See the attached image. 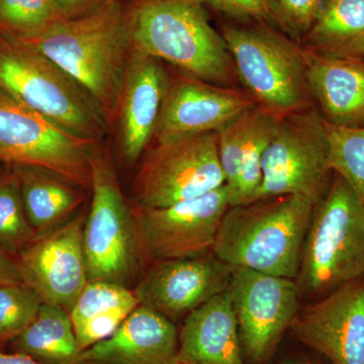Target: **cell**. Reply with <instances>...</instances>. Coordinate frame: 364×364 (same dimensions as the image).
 I'll list each match as a JSON object with an SVG mask.
<instances>
[{
	"mask_svg": "<svg viewBox=\"0 0 364 364\" xmlns=\"http://www.w3.org/2000/svg\"><path fill=\"white\" fill-rule=\"evenodd\" d=\"M20 40L73 78L92 98L107 124L114 122L132 53L126 7L119 0H107L85 16L63 18L39 35Z\"/></svg>",
	"mask_w": 364,
	"mask_h": 364,
	"instance_id": "6da1fadb",
	"label": "cell"
},
{
	"mask_svg": "<svg viewBox=\"0 0 364 364\" xmlns=\"http://www.w3.org/2000/svg\"><path fill=\"white\" fill-rule=\"evenodd\" d=\"M203 6L200 0H135L126 9L131 51L205 82L235 88L239 80L233 60Z\"/></svg>",
	"mask_w": 364,
	"mask_h": 364,
	"instance_id": "7a4b0ae2",
	"label": "cell"
},
{
	"mask_svg": "<svg viewBox=\"0 0 364 364\" xmlns=\"http://www.w3.org/2000/svg\"><path fill=\"white\" fill-rule=\"evenodd\" d=\"M316 205L289 195L229 208L213 252L231 267L296 279Z\"/></svg>",
	"mask_w": 364,
	"mask_h": 364,
	"instance_id": "3957f363",
	"label": "cell"
},
{
	"mask_svg": "<svg viewBox=\"0 0 364 364\" xmlns=\"http://www.w3.org/2000/svg\"><path fill=\"white\" fill-rule=\"evenodd\" d=\"M364 277V205L333 174L309 225L296 284L299 296L316 301Z\"/></svg>",
	"mask_w": 364,
	"mask_h": 364,
	"instance_id": "277c9868",
	"label": "cell"
},
{
	"mask_svg": "<svg viewBox=\"0 0 364 364\" xmlns=\"http://www.w3.org/2000/svg\"><path fill=\"white\" fill-rule=\"evenodd\" d=\"M221 35L238 80L258 107L279 119L315 107L299 42L260 23L224 25Z\"/></svg>",
	"mask_w": 364,
	"mask_h": 364,
	"instance_id": "5b68a950",
	"label": "cell"
},
{
	"mask_svg": "<svg viewBox=\"0 0 364 364\" xmlns=\"http://www.w3.org/2000/svg\"><path fill=\"white\" fill-rule=\"evenodd\" d=\"M0 90L66 130L100 142L104 114L80 85L37 49L0 31Z\"/></svg>",
	"mask_w": 364,
	"mask_h": 364,
	"instance_id": "8992f818",
	"label": "cell"
},
{
	"mask_svg": "<svg viewBox=\"0 0 364 364\" xmlns=\"http://www.w3.org/2000/svg\"><path fill=\"white\" fill-rule=\"evenodd\" d=\"M90 165L91 203L82 235L88 282L128 287L144 260L134 210L122 191L111 155L97 146Z\"/></svg>",
	"mask_w": 364,
	"mask_h": 364,
	"instance_id": "52a82bcc",
	"label": "cell"
},
{
	"mask_svg": "<svg viewBox=\"0 0 364 364\" xmlns=\"http://www.w3.org/2000/svg\"><path fill=\"white\" fill-rule=\"evenodd\" d=\"M261 170L262 179L254 202L296 195L317 203L324 196L334 172L329 124L316 105L279 119L263 153Z\"/></svg>",
	"mask_w": 364,
	"mask_h": 364,
	"instance_id": "ba28073f",
	"label": "cell"
},
{
	"mask_svg": "<svg viewBox=\"0 0 364 364\" xmlns=\"http://www.w3.org/2000/svg\"><path fill=\"white\" fill-rule=\"evenodd\" d=\"M97 141L82 138L0 90V161L53 172L90 189Z\"/></svg>",
	"mask_w": 364,
	"mask_h": 364,
	"instance_id": "9c48e42d",
	"label": "cell"
},
{
	"mask_svg": "<svg viewBox=\"0 0 364 364\" xmlns=\"http://www.w3.org/2000/svg\"><path fill=\"white\" fill-rule=\"evenodd\" d=\"M225 184L217 134L155 144L141 165L133 191L139 208L168 207Z\"/></svg>",
	"mask_w": 364,
	"mask_h": 364,
	"instance_id": "30bf717a",
	"label": "cell"
},
{
	"mask_svg": "<svg viewBox=\"0 0 364 364\" xmlns=\"http://www.w3.org/2000/svg\"><path fill=\"white\" fill-rule=\"evenodd\" d=\"M232 267L229 291L244 358L253 364L265 363L301 309L298 286L287 277Z\"/></svg>",
	"mask_w": 364,
	"mask_h": 364,
	"instance_id": "8fae6325",
	"label": "cell"
},
{
	"mask_svg": "<svg viewBox=\"0 0 364 364\" xmlns=\"http://www.w3.org/2000/svg\"><path fill=\"white\" fill-rule=\"evenodd\" d=\"M230 208L226 186L168 207L134 210L144 259L198 257L212 252L223 217Z\"/></svg>",
	"mask_w": 364,
	"mask_h": 364,
	"instance_id": "7c38bea8",
	"label": "cell"
},
{
	"mask_svg": "<svg viewBox=\"0 0 364 364\" xmlns=\"http://www.w3.org/2000/svg\"><path fill=\"white\" fill-rule=\"evenodd\" d=\"M289 330L331 364H364V277L299 309Z\"/></svg>",
	"mask_w": 364,
	"mask_h": 364,
	"instance_id": "4fadbf2b",
	"label": "cell"
},
{
	"mask_svg": "<svg viewBox=\"0 0 364 364\" xmlns=\"http://www.w3.org/2000/svg\"><path fill=\"white\" fill-rule=\"evenodd\" d=\"M255 107L247 91L212 85L186 74L169 77L153 140L165 143L217 133Z\"/></svg>",
	"mask_w": 364,
	"mask_h": 364,
	"instance_id": "5bb4252c",
	"label": "cell"
},
{
	"mask_svg": "<svg viewBox=\"0 0 364 364\" xmlns=\"http://www.w3.org/2000/svg\"><path fill=\"white\" fill-rule=\"evenodd\" d=\"M85 223V215H75L63 226L37 237L18 255L26 284L44 303L68 313L88 282L82 242Z\"/></svg>",
	"mask_w": 364,
	"mask_h": 364,
	"instance_id": "9a60e30c",
	"label": "cell"
},
{
	"mask_svg": "<svg viewBox=\"0 0 364 364\" xmlns=\"http://www.w3.org/2000/svg\"><path fill=\"white\" fill-rule=\"evenodd\" d=\"M233 267L214 252L158 261L135 289L140 304L169 318L188 316L229 289Z\"/></svg>",
	"mask_w": 364,
	"mask_h": 364,
	"instance_id": "2e32d148",
	"label": "cell"
},
{
	"mask_svg": "<svg viewBox=\"0 0 364 364\" xmlns=\"http://www.w3.org/2000/svg\"><path fill=\"white\" fill-rule=\"evenodd\" d=\"M168 81L160 60L132 51L114 119L127 164H134L152 142Z\"/></svg>",
	"mask_w": 364,
	"mask_h": 364,
	"instance_id": "e0dca14e",
	"label": "cell"
},
{
	"mask_svg": "<svg viewBox=\"0 0 364 364\" xmlns=\"http://www.w3.org/2000/svg\"><path fill=\"white\" fill-rule=\"evenodd\" d=\"M279 121L257 105L215 133L230 208L254 202L262 179L263 153Z\"/></svg>",
	"mask_w": 364,
	"mask_h": 364,
	"instance_id": "ac0fdd59",
	"label": "cell"
},
{
	"mask_svg": "<svg viewBox=\"0 0 364 364\" xmlns=\"http://www.w3.org/2000/svg\"><path fill=\"white\" fill-rule=\"evenodd\" d=\"M178 332L169 318L140 304L107 339L72 364H179Z\"/></svg>",
	"mask_w": 364,
	"mask_h": 364,
	"instance_id": "d6986e66",
	"label": "cell"
},
{
	"mask_svg": "<svg viewBox=\"0 0 364 364\" xmlns=\"http://www.w3.org/2000/svg\"><path fill=\"white\" fill-rule=\"evenodd\" d=\"M229 289L189 313L178 332L179 364H245Z\"/></svg>",
	"mask_w": 364,
	"mask_h": 364,
	"instance_id": "ffe728a7",
	"label": "cell"
},
{
	"mask_svg": "<svg viewBox=\"0 0 364 364\" xmlns=\"http://www.w3.org/2000/svg\"><path fill=\"white\" fill-rule=\"evenodd\" d=\"M306 58L311 93L326 121L344 128L364 127V60L324 56L309 50Z\"/></svg>",
	"mask_w": 364,
	"mask_h": 364,
	"instance_id": "44dd1931",
	"label": "cell"
},
{
	"mask_svg": "<svg viewBox=\"0 0 364 364\" xmlns=\"http://www.w3.org/2000/svg\"><path fill=\"white\" fill-rule=\"evenodd\" d=\"M26 217L37 237L70 221L85 202L83 189L47 170L14 167Z\"/></svg>",
	"mask_w": 364,
	"mask_h": 364,
	"instance_id": "7402d4cb",
	"label": "cell"
},
{
	"mask_svg": "<svg viewBox=\"0 0 364 364\" xmlns=\"http://www.w3.org/2000/svg\"><path fill=\"white\" fill-rule=\"evenodd\" d=\"M301 45L315 54L364 60V0H322Z\"/></svg>",
	"mask_w": 364,
	"mask_h": 364,
	"instance_id": "603a6c76",
	"label": "cell"
},
{
	"mask_svg": "<svg viewBox=\"0 0 364 364\" xmlns=\"http://www.w3.org/2000/svg\"><path fill=\"white\" fill-rule=\"evenodd\" d=\"M18 353L45 364H72L77 358V339L70 315L44 303L35 320L14 338Z\"/></svg>",
	"mask_w": 364,
	"mask_h": 364,
	"instance_id": "cb8c5ba5",
	"label": "cell"
},
{
	"mask_svg": "<svg viewBox=\"0 0 364 364\" xmlns=\"http://www.w3.org/2000/svg\"><path fill=\"white\" fill-rule=\"evenodd\" d=\"M37 238L26 217L16 172L0 179V248L18 255Z\"/></svg>",
	"mask_w": 364,
	"mask_h": 364,
	"instance_id": "d4e9b609",
	"label": "cell"
},
{
	"mask_svg": "<svg viewBox=\"0 0 364 364\" xmlns=\"http://www.w3.org/2000/svg\"><path fill=\"white\" fill-rule=\"evenodd\" d=\"M61 20L55 0H0V31L20 39L39 35Z\"/></svg>",
	"mask_w": 364,
	"mask_h": 364,
	"instance_id": "484cf974",
	"label": "cell"
},
{
	"mask_svg": "<svg viewBox=\"0 0 364 364\" xmlns=\"http://www.w3.org/2000/svg\"><path fill=\"white\" fill-rule=\"evenodd\" d=\"M329 144L333 172L351 186L364 205V127L344 128L329 124Z\"/></svg>",
	"mask_w": 364,
	"mask_h": 364,
	"instance_id": "4316f807",
	"label": "cell"
},
{
	"mask_svg": "<svg viewBox=\"0 0 364 364\" xmlns=\"http://www.w3.org/2000/svg\"><path fill=\"white\" fill-rule=\"evenodd\" d=\"M140 305L135 291L109 282H88L69 313L74 326L117 310H135Z\"/></svg>",
	"mask_w": 364,
	"mask_h": 364,
	"instance_id": "83f0119b",
	"label": "cell"
},
{
	"mask_svg": "<svg viewBox=\"0 0 364 364\" xmlns=\"http://www.w3.org/2000/svg\"><path fill=\"white\" fill-rule=\"evenodd\" d=\"M43 304L40 294L26 282L0 284V342L23 331Z\"/></svg>",
	"mask_w": 364,
	"mask_h": 364,
	"instance_id": "f1b7e54d",
	"label": "cell"
},
{
	"mask_svg": "<svg viewBox=\"0 0 364 364\" xmlns=\"http://www.w3.org/2000/svg\"><path fill=\"white\" fill-rule=\"evenodd\" d=\"M275 25L301 44L312 26L322 0H267Z\"/></svg>",
	"mask_w": 364,
	"mask_h": 364,
	"instance_id": "f546056e",
	"label": "cell"
},
{
	"mask_svg": "<svg viewBox=\"0 0 364 364\" xmlns=\"http://www.w3.org/2000/svg\"><path fill=\"white\" fill-rule=\"evenodd\" d=\"M228 18L240 21L275 25L267 0H200Z\"/></svg>",
	"mask_w": 364,
	"mask_h": 364,
	"instance_id": "4dcf8cb0",
	"label": "cell"
},
{
	"mask_svg": "<svg viewBox=\"0 0 364 364\" xmlns=\"http://www.w3.org/2000/svg\"><path fill=\"white\" fill-rule=\"evenodd\" d=\"M107 0H55L63 18H74L95 11Z\"/></svg>",
	"mask_w": 364,
	"mask_h": 364,
	"instance_id": "1f68e13d",
	"label": "cell"
},
{
	"mask_svg": "<svg viewBox=\"0 0 364 364\" xmlns=\"http://www.w3.org/2000/svg\"><path fill=\"white\" fill-rule=\"evenodd\" d=\"M26 282L18 259L0 248V284Z\"/></svg>",
	"mask_w": 364,
	"mask_h": 364,
	"instance_id": "d6a6232c",
	"label": "cell"
},
{
	"mask_svg": "<svg viewBox=\"0 0 364 364\" xmlns=\"http://www.w3.org/2000/svg\"><path fill=\"white\" fill-rule=\"evenodd\" d=\"M0 364H45L36 360L25 354L16 353L7 354L0 352Z\"/></svg>",
	"mask_w": 364,
	"mask_h": 364,
	"instance_id": "836d02e7",
	"label": "cell"
},
{
	"mask_svg": "<svg viewBox=\"0 0 364 364\" xmlns=\"http://www.w3.org/2000/svg\"><path fill=\"white\" fill-rule=\"evenodd\" d=\"M280 364H318L316 361L309 360L306 358H289L282 361Z\"/></svg>",
	"mask_w": 364,
	"mask_h": 364,
	"instance_id": "e575fe53",
	"label": "cell"
}]
</instances>
